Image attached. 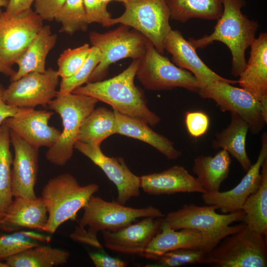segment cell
<instances>
[{
	"label": "cell",
	"instance_id": "c3c4849f",
	"mask_svg": "<svg viewBox=\"0 0 267 267\" xmlns=\"http://www.w3.org/2000/svg\"><path fill=\"white\" fill-rule=\"evenodd\" d=\"M0 267H9V266L6 262H3L2 261H0Z\"/></svg>",
	"mask_w": 267,
	"mask_h": 267
},
{
	"label": "cell",
	"instance_id": "e575fe53",
	"mask_svg": "<svg viewBox=\"0 0 267 267\" xmlns=\"http://www.w3.org/2000/svg\"><path fill=\"white\" fill-rule=\"evenodd\" d=\"M101 57L99 49L91 46L87 58L80 68L72 76L61 79L58 92L60 93H70L88 83L91 74L100 62Z\"/></svg>",
	"mask_w": 267,
	"mask_h": 267
},
{
	"label": "cell",
	"instance_id": "6da1fadb",
	"mask_svg": "<svg viewBox=\"0 0 267 267\" xmlns=\"http://www.w3.org/2000/svg\"><path fill=\"white\" fill-rule=\"evenodd\" d=\"M139 59H134L122 72L104 81L88 82L72 92L94 97L122 114L155 126L160 117L150 110L143 92L134 84Z\"/></svg>",
	"mask_w": 267,
	"mask_h": 267
},
{
	"label": "cell",
	"instance_id": "f546056e",
	"mask_svg": "<svg viewBox=\"0 0 267 267\" xmlns=\"http://www.w3.org/2000/svg\"><path fill=\"white\" fill-rule=\"evenodd\" d=\"M224 0H166L170 18L181 23L192 18L218 20Z\"/></svg>",
	"mask_w": 267,
	"mask_h": 267
},
{
	"label": "cell",
	"instance_id": "4316f807",
	"mask_svg": "<svg viewBox=\"0 0 267 267\" xmlns=\"http://www.w3.org/2000/svg\"><path fill=\"white\" fill-rule=\"evenodd\" d=\"M230 115L229 125L216 134L212 147L214 149L221 148L225 150L246 172L252 165L246 149V139L249 130V126L238 114L230 112Z\"/></svg>",
	"mask_w": 267,
	"mask_h": 267
},
{
	"label": "cell",
	"instance_id": "7dc6e473",
	"mask_svg": "<svg viewBox=\"0 0 267 267\" xmlns=\"http://www.w3.org/2000/svg\"><path fill=\"white\" fill-rule=\"evenodd\" d=\"M107 3L112 1H116L120 2H122L124 4L129 2L130 0H102Z\"/></svg>",
	"mask_w": 267,
	"mask_h": 267
},
{
	"label": "cell",
	"instance_id": "4dcf8cb0",
	"mask_svg": "<svg viewBox=\"0 0 267 267\" xmlns=\"http://www.w3.org/2000/svg\"><path fill=\"white\" fill-rule=\"evenodd\" d=\"M70 253L64 249L39 245L8 258L9 267H53L65 264Z\"/></svg>",
	"mask_w": 267,
	"mask_h": 267
},
{
	"label": "cell",
	"instance_id": "83f0119b",
	"mask_svg": "<svg viewBox=\"0 0 267 267\" xmlns=\"http://www.w3.org/2000/svg\"><path fill=\"white\" fill-rule=\"evenodd\" d=\"M117 129L113 111L104 107L94 108L83 121L77 141L100 146L105 139L116 134Z\"/></svg>",
	"mask_w": 267,
	"mask_h": 267
},
{
	"label": "cell",
	"instance_id": "7bdbcfd3",
	"mask_svg": "<svg viewBox=\"0 0 267 267\" xmlns=\"http://www.w3.org/2000/svg\"><path fill=\"white\" fill-rule=\"evenodd\" d=\"M70 238L76 241L85 243L95 248H103L97 237L91 235L84 228L79 225L77 226L74 231L70 234Z\"/></svg>",
	"mask_w": 267,
	"mask_h": 267
},
{
	"label": "cell",
	"instance_id": "74e56055",
	"mask_svg": "<svg viewBox=\"0 0 267 267\" xmlns=\"http://www.w3.org/2000/svg\"><path fill=\"white\" fill-rule=\"evenodd\" d=\"M89 23H97L103 27L112 26V17L107 10V4L102 0H83Z\"/></svg>",
	"mask_w": 267,
	"mask_h": 267
},
{
	"label": "cell",
	"instance_id": "ee69618b",
	"mask_svg": "<svg viewBox=\"0 0 267 267\" xmlns=\"http://www.w3.org/2000/svg\"><path fill=\"white\" fill-rule=\"evenodd\" d=\"M35 0H9L5 11L3 12L7 17H13L22 11L31 8Z\"/></svg>",
	"mask_w": 267,
	"mask_h": 267
},
{
	"label": "cell",
	"instance_id": "e0dca14e",
	"mask_svg": "<svg viewBox=\"0 0 267 267\" xmlns=\"http://www.w3.org/2000/svg\"><path fill=\"white\" fill-rule=\"evenodd\" d=\"M10 131L11 142L14 150L11 178L13 197L35 199V186L38 172L39 149L36 148Z\"/></svg>",
	"mask_w": 267,
	"mask_h": 267
},
{
	"label": "cell",
	"instance_id": "30bf717a",
	"mask_svg": "<svg viewBox=\"0 0 267 267\" xmlns=\"http://www.w3.org/2000/svg\"><path fill=\"white\" fill-rule=\"evenodd\" d=\"M136 77L149 90H170L178 87L197 92L201 88L191 73L170 61L149 41L144 55L139 59Z\"/></svg>",
	"mask_w": 267,
	"mask_h": 267
},
{
	"label": "cell",
	"instance_id": "7c38bea8",
	"mask_svg": "<svg viewBox=\"0 0 267 267\" xmlns=\"http://www.w3.org/2000/svg\"><path fill=\"white\" fill-rule=\"evenodd\" d=\"M43 20L31 8L11 17L0 13V58L12 66L43 26Z\"/></svg>",
	"mask_w": 267,
	"mask_h": 267
},
{
	"label": "cell",
	"instance_id": "9a60e30c",
	"mask_svg": "<svg viewBox=\"0 0 267 267\" xmlns=\"http://www.w3.org/2000/svg\"><path fill=\"white\" fill-rule=\"evenodd\" d=\"M225 237L193 228L174 230L163 222L160 231L140 256L156 260L167 252L181 248L200 249L208 252Z\"/></svg>",
	"mask_w": 267,
	"mask_h": 267
},
{
	"label": "cell",
	"instance_id": "484cf974",
	"mask_svg": "<svg viewBox=\"0 0 267 267\" xmlns=\"http://www.w3.org/2000/svg\"><path fill=\"white\" fill-rule=\"evenodd\" d=\"M231 163L229 153L222 149L214 156H197L192 171L205 193H214L220 191L221 184L228 177Z\"/></svg>",
	"mask_w": 267,
	"mask_h": 267
},
{
	"label": "cell",
	"instance_id": "ffe728a7",
	"mask_svg": "<svg viewBox=\"0 0 267 267\" xmlns=\"http://www.w3.org/2000/svg\"><path fill=\"white\" fill-rule=\"evenodd\" d=\"M250 57L240 74L237 83L249 91L262 105L267 122V34L262 33L251 44Z\"/></svg>",
	"mask_w": 267,
	"mask_h": 267
},
{
	"label": "cell",
	"instance_id": "7402d4cb",
	"mask_svg": "<svg viewBox=\"0 0 267 267\" xmlns=\"http://www.w3.org/2000/svg\"><path fill=\"white\" fill-rule=\"evenodd\" d=\"M140 188L150 195L205 193L195 177L183 166L175 165L160 173L139 177Z\"/></svg>",
	"mask_w": 267,
	"mask_h": 267
},
{
	"label": "cell",
	"instance_id": "7a4b0ae2",
	"mask_svg": "<svg viewBox=\"0 0 267 267\" xmlns=\"http://www.w3.org/2000/svg\"><path fill=\"white\" fill-rule=\"evenodd\" d=\"M245 0H224L223 9L214 32L202 38L189 39L195 48H204L215 41L224 44L232 56L231 74L239 76L246 67L245 51L255 40L259 27L257 22L249 19L241 11Z\"/></svg>",
	"mask_w": 267,
	"mask_h": 267
},
{
	"label": "cell",
	"instance_id": "8992f818",
	"mask_svg": "<svg viewBox=\"0 0 267 267\" xmlns=\"http://www.w3.org/2000/svg\"><path fill=\"white\" fill-rule=\"evenodd\" d=\"M129 28L121 24L105 33H89L90 43L99 49L101 57L89 82L101 81L107 74L109 66L121 59H140L144 55L149 40L137 31L130 30Z\"/></svg>",
	"mask_w": 267,
	"mask_h": 267
},
{
	"label": "cell",
	"instance_id": "ab89813d",
	"mask_svg": "<svg viewBox=\"0 0 267 267\" xmlns=\"http://www.w3.org/2000/svg\"><path fill=\"white\" fill-rule=\"evenodd\" d=\"M66 0H35V12L43 20L52 21Z\"/></svg>",
	"mask_w": 267,
	"mask_h": 267
},
{
	"label": "cell",
	"instance_id": "44dd1931",
	"mask_svg": "<svg viewBox=\"0 0 267 267\" xmlns=\"http://www.w3.org/2000/svg\"><path fill=\"white\" fill-rule=\"evenodd\" d=\"M53 114L52 111L33 109L22 115L7 118L2 124L32 146L48 148L55 143L61 134L58 130L48 125Z\"/></svg>",
	"mask_w": 267,
	"mask_h": 267
},
{
	"label": "cell",
	"instance_id": "603a6c76",
	"mask_svg": "<svg viewBox=\"0 0 267 267\" xmlns=\"http://www.w3.org/2000/svg\"><path fill=\"white\" fill-rule=\"evenodd\" d=\"M47 220V211L42 197L35 199L16 197L0 219V229L8 232L22 228L43 231Z\"/></svg>",
	"mask_w": 267,
	"mask_h": 267
},
{
	"label": "cell",
	"instance_id": "60d3db41",
	"mask_svg": "<svg viewBox=\"0 0 267 267\" xmlns=\"http://www.w3.org/2000/svg\"><path fill=\"white\" fill-rule=\"evenodd\" d=\"M4 88L0 83V125L7 118L22 115L34 108H21L6 103L3 99Z\"/></svg>",
	"mask_w": 267,
	"mask_h": 267
},
{
	"label": "cell",
	"instance_id": "3957f363",
	"mask_svg": "<svg viewBox=\"0 0 267 267\" xmlns=\"http://www.w3.org/2000/svg\"><path fill=\"white\" fill-rule=\"evenodd\" d=\"M98 190V185L94 183L81 185L69 173L50 179L42 192L48 213V220L43 231L53 234L63 223L74 219L79 211Z\"/></svg>",
	"mask_w": 267,
	"mask_h": 267
},
{
	"label": "cell",
	"instance_id": "836d02e7",
	"mask_svg": "<svg viewBox=\"0 0 267 267\" xmlns=\"http://www.w3.org/2000/svg\"><path fill=\"white\" fill-rule=\"evenodd\" d=\"M54 20L61 25L60 32L70 35L78 31H86L89 24L87 18L83 0H66L56 14Z\"/></svg>",
	"mask_w": 267,
	"mask_h": 267
},
{
	"label": "cell",
	"instance_id": "5b68a950",
	"mask_svg": "<svg viewBox=\"0 0 267 267\" xmlns=\"http://www.w3.org/2000/svg\"><path fill=\"white\" fill-rule=\"evenodd\" d=\"M216 267H266L267 236L246 226L223 238L200 263Z\"/></svg>",
	"mask_w": 267,
	"mask_h": 267
},
{
	"label": "cell",
	"instance_id": "ac0fdd59",
	"mask_svg": "<svg viewBox=\"0 0 267 267\" xmlns=\"http://www.w3.org/2000/svg\"><path fill=\"white\" fill-rule=\"evenodd\" d=\"M163 222V218L148 217L116 232L102 231L104 245L114 252L140 256L160 231Z\"/></svg>",
	"mask_w": 267,
	"mask_h": 267
},
{
	"label": "cell",
	"instance_id": "4fadbf2b",
	"mask_svg": "<svg viewBox=\"0 0 267 267\" xmlns=\"http://www.w3.org/2000/svg\"><path fill=\"white\" fill-rule=\"evenodd\" d=\"M59 78L57 70L51 68L44 73H28L11 82L4 89L3 99L7 104L21 108L46 105L57 93Z\"/></svg>",
	"mask_w": 267,
	"mask_h": 267
},
{
	"label": "cell",
	"instance_id": "f35d334b",
	"mask_svg": "<svg viewBox=\"0 0 267 267\" xmlns=\"http://www.w3.org/2000/svg\"><path fill=\"white\" fill-rule=\"evenodd\" d=\"M210 119L202 111H189L185 114V123L189 134L198 138L204 135L210 126Z\"/></svg>",
	"mask_w": 267,
	"mask_h": 267
},
{
	"label": "cell",
	"instance_id": "8fae6325",
	"mask_svg": "<svg viewBox=\"0 0 267 267\" xmlns=\"http://www.w3.org/2000/svg\"><path fill=\"white\" fill-rule=\"evenodd\" d=\"M197 92L202 98L214 100L222 111L239 115L253 134L260 133L267 123L261 102L245 89L228 83L216 81L201 87Z\"/></svg>",
	"mask_w": 267,
	"mask_h": 267
},
{
	"label": "cell",
	"instance_id": "8d00e7d4",
	"mask_svg": "<svg viewBox=\"0 0 267 267\" xmlns=\"http://www.w3.org/2000/svg\"><path fill=\"white\" fill-rule=\"evenodd\" d=\"M90 47L89 44H85L76 48L64 50L57 60V71L59 77L65 79L73 75L85 62Z\"/></svg>",
	"mask_w": 267,
	"mask_h": 267
},
{
	"label": "cell",
	"instance_id": "ba28073f",
	"mask_svg": "<svg viewBox=\"0 0 267 267\" xmlns=\"http://www.w3.org/2000/svg\"><path fill=\"white\" fill-rule=\"evenodd\" d=\"M124 6L123 14L112 18V26L120 24L133 28L147 38L163 54L164 40L172 30L166 0H130Z\"/></svg>",
	"mask_w": 267,
	"mask_h": 267
},
{
	"label": "cell",
	"instance_id": "bcb514c9",
	"mask_svg": "<svg viewBox=\"0 0 267 267\" xmlns=\"http://www.w3.org/2000/svg\"><path fill=\"white\" fill-rule=\"evenodd\" d=\"M9 0H0V13L2 12L1 8H6L8 4Z\"/></svg>",
	"mask_w": 267,
	"mask_h": 267
},
{
	"label": "cell",
	"instance_id": "d4e9b609",
	"mask_svg": "<svg viewBox=\"0 0 267 267\" xmlns=\"http://www.w3.org/2000/svg\"><path fill=\"white\" fill-rule=\"evenodd\" d=\"M57 39L49 25H43L27 49L17 61L18 70L10 77L14 81L31 72L44 73L46 71L47 56L54 47Z\"/></svg>",
	"mask_w": 267,
	"mask_h": 267
},
{
	"label": "cell",
	"instance_id": "2e32d148",
	"mask_svg": "<svg viewBox=\"0 0 267 267\" xmlns=\"http://www.w3.org/2000/svg\"><path fill=\"white\" fill-rule=\"evenodd\" d=\"M261 148L256 162L246 171L240 182L226 191L202 193V199L207 205L213 206L222 214H228L242 210L247 198L255 192L262 181V165L267 158V134L261 138Z\"/></svg>",
	"mask_w": 267,
	"mask_h": 267
},
{
	"label": "cell",
	"instance_id": "d6a6232c",
	"mask_svg": "<svg viewBox=\"0 0 267 267\" xmlns=\"http://www.w3.org/2000/svg\"><path fill=\"white\" fill-rule=\"evenodd\" d=\"M50 236L32 231H13L0 236V261H5L27 249L49 242Z\"/></svg>",
	"mask_w": 267,
	"mask_h": 267
},
{
	"label": "cell",
	"instance_id": "d6986e66",
	"mask_svg": "<svg viewBox=\"0 0 267 267\" xmlns=\"http://www.w3.org/2000/svg\"><path fill=\"white\" fill-rule=\"evenodd\" d=\"M164 48L172 55L176 65L189 71L195 76L201 87L216 81L232 85L237 83V81L223 78L209 68L198 56L196 49L178 30L172 29L168 33L164 41Z\"/></svg>",
	"mask_w": 267,
	"mask_h": 267
},
{
	"label": "cell",
	"instance_id": "cb8c5ba5",
	"mask_svg": "<svg viewBox=\"0 0 267 267\" xmlns=\"http://www.w3.org/2000/svg\"><path fill=\"white\" fill-rule=\"evenodd\" d=\"M113 111L117 123V134L147 143L169 160H175L181 156V153L174 147L173 142L152 130L146 122L115 110Z\"/></svg>",
	"mask_w": 267,
	"mask_h": 267
},
{
	"label": "cell",
	"instance_id": "f6af8a7d",
	"mask_svg": "<svg viewBox=\"0 0 267 267\" xmlns=\"http://www.w3.org/2000/svg\"><path fill=\"white\" fill-rule=\"evenodd\" d=\"M16 71L12 67L4 63L0 58V73L6 76H12Z\"/></svg>",
	"mask_w": 267,
	"mask_h": 267
},
{
	"label": "cell",
	"instance_id": "52a82bcc",
	"mask_svg": "<svg viewBox=\"0 0 267 267\" xmlns=\"http://www.w3.org/2000/svg\"><path fill=\"white\" fill-rule=\"evenodd\" d=\"M83 209L79 225L83 228L88 226L87 232L95 237L99 231L116 232L140 218L165 217L159 209L152 206L132 208L117 201H106L93 195Z\"/></svg>",
	"mask_w": 267,
	"mask_h": 267
},
{
	"label": "cell",
	"instance_id": "5bb4252c",
	"mask_svg": "<svg viewBox=\"0 0 267 267\" xmlns=\"http://www.w3.org/2000/svg\"><path fill=\"white\" fill-rule=\"evenodd\" d=\"M77 149L99 167L115 185L118 191L117 202L125 205L132 198L139 196V177L129 169L122 158L110 157L101 151L100 146L77 141Z\"/></svg>",
	"mask_w": 267,
	"mask_h": 267
},
{
	"label": "cell",
	"instance_id": "b9f144b4",
	"mask_svg": "<svg viewBox=\"0 0 267 267\" xmlns=\"http://www.w3.org/2000/svg\"><path fill=\"white\" fill-rule=\"evenodd\" d=\"M89 257L96 267H126L128 263L107 255L90 253Z\"/></svg>",
	"mask_w": 267,
	"mask_h": 267
},
{
	"label": "cell",
	"instance_id": "277c9868",
	"mask_svg": "<svg viewBox=\"0 0 267 267\" xmlns=\"http://www.w3.org/2000/svg\"><path fill=\"white\" fill-rule=\"evenodd\" d=\"M98 101L89 96L57 92L48 103V108L60 115L63 127L57 141L46 152V159L49 162L63 166L70 160L81 126Z\"/></svg>",
	"mask_w": 267,
	"mask_h": 267
},
{
	"label": "cell",
	"instance_id": "1f68e13d",
	"mask_svg": "<svg viewBox=\"0 0 267 267\" xmlns=\"http://www.w3.org/2000/svg\"><path fill=\"white\" fill-rule=\"evenodd\" d=\"M10 131L0 125V219L13 200L11 171L13 159L10 150Z\"/></svg>",
	"mask_w": 267,
	"mask_h": 267
},
{
	"label": "cell",
	"instance_id": "f1b7e54d",
	"mask_svg": "<svg viewBox=\"0 0 267 267\" xmlns=\"http://www.w3.org/2000/svg\"><path fill=\"white\" fill-rule=\"evenodd\" d=\"M261 183L245 201L242 210L245 213L242 222L250 229L267 236V158L261 167Z\"/></svg>",
	"mask_w": 267,
	"mask_h": 267
},
{
	"label": "cell",
	"instance_id": "9c48e42d",
	"mask_svg": "<svg viewBox=\"0 0 267 267\" xmlns=\"http://www.w3.org/2000/svg\"><path fill=\"white\" fill-rule=\"evenodd\" d=\"M216 210L213 206L185 204L168 213L163 218V222L174 230L193 228L224 236L237 232L246 226L242 222L245 216L242 210L228 214H218Z\"/></svg>",
	"mask_w": 267,
	"mask_h": 267
},
{
	"label": "cell",
	"instance_id": "d590c367",
	"mask_svg": "<svg viewBox=\"0 0 267 267\" xmlns=\"http://www.w3.org/2000/svg\"><path fill=\"white\" fill-rule=\"evenodd\" d=\"M207 252L200 249L181 248L167 252L157 262L145 267H178L186 265L200 264Z\"/></svg>",
	"mask_w": 267,
	"mask_h": 267
}]
</instances>
